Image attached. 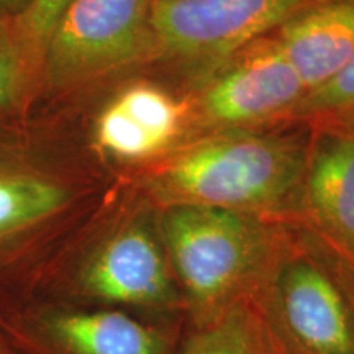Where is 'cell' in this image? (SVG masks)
I'll return each instance as SVG.
<instances>
[{
	"label": "cell",
	"instance_id": "9c48e42d",
	"mask_svg": "<svg viewBox=\"0 0 354 354\" xmlns=\"http://www.w3.org/2000/svg\"><path fill=\"white\" fill-rule=\"evenodd\" d=\"M304 179V210L313 232L354 266L353 133L322 131Z\"/></svg>",
	"mask_w": 354,
	"mask_h": 354
},
{
	"label": "cell",
	"instance_id": "7c38bea8",
	"mask_svg": "<svg viewBox=\"0 0 354 354\" xmlns=\"http://www.w3.org/2000/svg\"><path fill=\"white\" fill-rule=\"evenodd\" d=\"M68 202L69 190L51 176L0 162V241L53 218Z\"/></svg>",
	"mask_w": 354,
	"mask_h": 354
},
{
	"label": "cell",
	"instance_id": "5bb4252c",
	"mask_svg": "<svg viewBox=\"0 0 354 354\" xmlns=\"http://www.w3.org/2000/svg\"><path fill=\"white\" fill-rule=\"evenodd\" d=\"M290 117L313 122L323 131L354 135V59L328 82L308 92Z\"/></svg>",
	"mask_w": 354,
	"mask_h": 354
},
{
	"label": "cell",
	"instance_id": "9a60e30c",
	"mask_svg": "<svg viewBox=\"0 0 354 354\" xmlns=\"http://www.w3.org/2000/svg\"><path fill=\"white\" fill-rule=\"evenodd\" d=\"M69 2L71 0H33L24 15L13 21L12 32L30 57L41 63L48 38Z\"/></svg>",
	"mask_w": 354,
	"mask_h": 354
},
{
	"label": "cell",
	"instance_id": "4fadbf2b",
	"mask_svg": "<svg viewBox=\"0 0 354 354\" xmlns=\"http://www.w3.org/2000/svg\"><path fill=\"white\" fill-rule=\"evenodd\" d=\"M176 354H284L256 302L192 328Z\"/></svg>",
	"mask_w": 354,
	"mask_h": 354
},
{
	"label": "cell",
	"instance_id": "6da1fadb",
	"mask_svg": "<svg viewBox=\"0 0 354 354\" xmlns=\"http://www.w3.org/2000/svg\"><path fill=\"white\" fill-rule=\"evenodd\" d=\"M158 228L192 328L256 302L282 245L263 216L166 207Z\"/></svg>",
	"mask_w": 354,
	"mask_h": 354
},
{
	"label": "cell",
	"instance_id": "30bf717a",
	"mask_svg": "<svg viewBox=\"0 0 354 354\" xmlns=\"http://www.w3.org/2000/svg\"><path fill=\"white\" fill-rule=\"evenodd\" d=\"M308 92L354 59V0H323L272 33Z\"/></svg>",
	"mask_w": 354,
	"mask_h": 354
},
{
	"label": "cell",
	"instance_id": "e0dca14e",
	"mask_svg": "<svg viewBox=\"0 0 354 354\" xmlns=\"http://www.w3.org/2000/svg\"><path fill=\"white\" fill-rule=\"evenodd\" d=\"M33 0H0V24H13L24 15Z\"/></svg>",
	"mask_w": 354,
	"mask_h": 354
},
{
	"label": "cell",
	"instance_id": "2e32d148",
	"mask_svg": "<svg viewBox=\"0 0 354 354\" xmlns=\"http://www.w3.org/2000/svg\"><path fill=\"white\" fill-rule=\"evenodd\" d=\"M24 50L7 24H0V112L12 109L24 87Z\"/></svg>",
	"mask_w": 354,
	"mask_h": 354
},
{
	"label": "cell",
	"instance_id": "8992f818",
	"mask_svg": "<svg viewBox=\"0 0 354 354\" xmlns=\"http://www.w3.org/2000/svg\"><path fill=\"white\" fill-rule=\"evenodd\" d=\"M305 95L302 79L271 33L220 66L196 100L187 102L189 120L214 133L245 131L290 115Z\"/></svg>",
	"mask_w": 354,
	"mask_h": 354
},
{
	"label": "cell",
	"instance_id": "ba28073f",
	"mask_svg": "<svg viewBox=\"0 0 354 354\" xmlns=\"http://www.w3.org/2000/svg\"><path fill=\"white\" fill-rule=\"evenodd\" d=\"M189 123V104L153 84H133L102 110L95 145L118 161H143L169 149Z\"/></svg>",
	"mask_w": 354,
	"mask_h": 354
},
{
	"label": "cell",
	"instance_id": "277c9868",
	"mask_svg": "<svg viewBox=\"0 0 354 354\" xmlns=\"http://www.w3.org/2000/svg\"><path fill=\"white\" fill-rule=\"evenodd\" d=\"M153 0H71L41 56L51 87H74L156 56Z\"/></svg>",
	"mask_w": 354,
	"mask_h": 354
},
{
	"label": "cell",
	"instance_id": "5b68a950",
	"mask_svg": "<svg viewBox=\"0 0 354 354\" xmlns=\"http://www.w3.org/2000/svg\"><path fill=\"white\" fill-rule=\"evenodd\" d=\"M323 0H153L156 56L209 68L276 32Z\"/></svg>",
	"mask_w": 354,
	"mask_h": 354
},
{
	"label": "cell",
	"instance_id": "7a4b0ae2",
	"mask_svg": "<svg viewBox=\"0 0 354 354\" xmlns=\"http://www.w3.org/2000/svg\"><path fill=\"white\" fill-rule=\"evenodd\" d=\"M305 162L290 141L248 131L214 133L167 158L148 187L161 209L209 207L264 218L290 201Z\"/></svg>",
	"mask_w": 354,
	"mask_h": 354
},
{
	"label": "cell",
	"instance_id": "8fae6325",
	"mask_svg": "<svg viewBox=\"0 0 354 354\" xmlns=\"http://www.w3.org/2000/svg\"><path fill=\"white\" fill-rule=\"evenodd\" d=\"M44 331L61 354H176L174 331L120 308L61 310Z\"/></svg>",
	"mask_w": 354,
	"mask_h": 354
},
{
	"label": "cell",
	"instance_id": "3957f363",
	"mask_svg": "<svg viewBox=\"0 0 354 354\" xmlns=\"http://www.w3.org/2000/svg\"><path fill=\"white\" fill-rule=\"evenodd\" d=\"M258 307L284 354H354V266L282 246Z\"/></svg>",
	"mask_w": 354,
	"mask_h": 354
},
{
	"label": "cell",
	"instance_id": "52a82bcc",
	"mask_svg": "<svg viewBox=\"0 0 354 354\" xmlns=\"http://www.w3.org/2000/svg\"><path fill=\"white\" fill-rule=\"evenodd\" d=\"M87 297L153 312L184 310L158 223L135 218L115 228L88 254L79 272Z\"/></svg>",
	"mask_w": 354,
	"mask_h": 354
}]
</instances>
